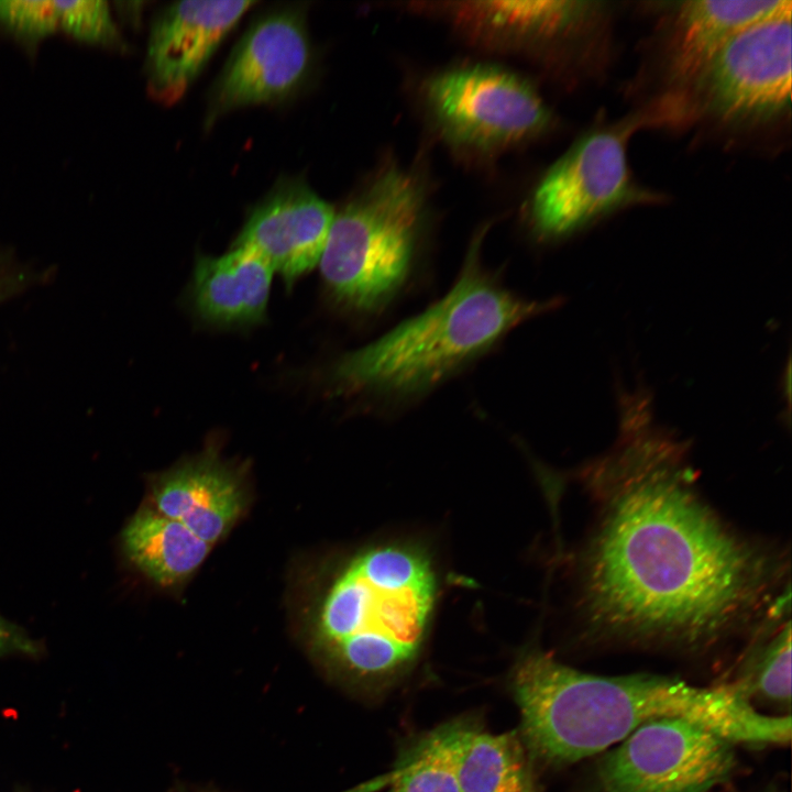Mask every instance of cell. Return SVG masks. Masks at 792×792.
<instances>
[{"label":"cell","mask_w":792,"mask_h":792,"mask_svg":"<svg viewBox=\"0 0 792 792\" xmlns=\"http://www.w3.org/2000/svg\"><path fill=\"white\" fill-rule=\"evenodd\" d=\"M757 708H774L790 715L791 686V625L788 622L777 635L745 661L738 676L730 681Z\"/></svg>","instance_id":"cell-20"},{"label":"cell","mask_w":792,"mask_h":792,"mask_svg":"<svg viewBox=\"0 0 792 792\" xmlns=\"http://www.w3.org/2000/svg\"><path fill=\"white\" fill-rule=\"evenodd\" d=\"M460 792H543L537 767L518 730L491 734L480 728L459 769Z\"/></svg>","instance_id":"cell-19"},{"label":"cell","mask_w":792,"mask_h":792,"mask_svg":"<svg viewBox=\"0 0 792 792\" xmlns=\"http://www.w3.org/2000/svg\"><path fill=\"white\" fill-rule=\"evenodd\" d=\"M473 240L450 290L377 340L337 359L333 393L404 400L424 395L490 351L508 332L562 304L506 288L482 263Z\"/></svg>","instance_id":"cell-3"},{"label":"cell","mask_w":792,"mask_h":792,"mask_svg":"<svg viewBox=\"0 0 792 792\" xmlns=\"http://www.w3.org/2000/svg\"><path fill=\"white\" fill-rule=\"evenodd\" d=\"M636 121L586 133L546 173L530 205L538 238H566L597 219L652 196L639 188L626 155Z\"/></svg>","instance_id":"cell-7"},{"label":"cell","mask_w":792,"mask_h":792,"mask_svg":"<svg viewBox=\"0 0 792 792\" xmlns=\"http://www.w3.org/2000/svg\"><path fill=\"white\" fill-rule=\"evenodd\" d=\"M154 508L213 546L244 510L246 498L238 474L209 451L156 476Z\"/></svg>","instance_id":"cell-13"},{"label":"cell","mask_w":792,"mask_h":792,"mask_svg":"<svg viewBox=\"0 0 792 792\" xmlns=\"http://www.w3.org/2000/svg\"><path fill=\"white\" fill-rule=\"evenodd\" d=\"M735 747L700 724L660 718L604 751L597 777L605 792H711L735 774Z\"/></svg>","instance_id":"cell-6"},{"label":"cell","mask_w":792,"mask_h":792,"mask_svg":"<svg viewBox=\"0 0 792 792\" xmlns=\"http://www.w3.org/2000/svg\"><path fill=\"white\" fill-rule=\"evenodd\" d=\"M40 652L41 647L37 641L32 639L20 626L0 615V658L12 653L36 656Z\"/></svg>","instance_id":"cell-23"},{"label":"cell","mask_w":792,"mask_h":792,"mask_svg":"<svg viewBox=\"0 0 792 792\" xmlns=\"http://www.w3.org/2000/svg\"><path fill=\"white\" fill-rule=\"evenodd\" d=\"M334 216L307 184L288 180L255 207L233 246L257 253L290 288L319 265Z\"/></svg>","instance_id":"cell-12"},{"label":"cell","mask_w":792,"mask_h":792,"mask_svg":"<svg viewBox=\"0 0 792 792\" xmlns=\"http://www.w3.org/2000/svg\"><path fill=\"white\" fill-rule=\"evenodd\" d=\"M122 542L129 560L162 586L188 579L212 548L179 521L147 506L130 519L123 530Z\"/></svg>","instance_id":"cell-17"},{"label":"cell","mask_w":792,"mask_h":792,"mask_svg":"<svg viewBox=\"0 0 792 792\" xmlns=\"http://www.w3.org/2000/svg\"><path fill=\"white\" fill-rule=\"evenodd\" d=\"M58 31L55 1L0 0V34L31 58H35L44 41Z\"/></svg>","instance_id":"cell-22"},{"label":"cell","mask_w":792,"mask_h":792,"mask_svg":"<svg viewBox=\"0 0 792 792\" xmlns=\"http://www.w3.org/2000/svg\"><path fill=\"white\" fill-rule=\"evenodd\" d=\"M311 50L305 18L283 9L256 20L227 62L212 95L213 114L279 101L305 81Z\"/></svg>","instance_id":"cell-10"},{"label":"cell","mask_w":792,"mask_h":792,"mask_svg":"<svg viewBox=\"0 0 792 792\" xmlns=\"http://www.w3.org/2000/svg\"><path fill=\"white\" fill-rule=\"evenodd\" d=\"M519 735L535 766L563 767L601 754L660 718L700 724L735 745L782 746L791 715L766 714L733 683L700 686L649 673L600 675L569 667L538 648L510 672Z\"/></svg>","instance_id":"cell-2"},{"label":"cell","mask_w":792,"mask_h":792,"mask_svg":"<svg viewBox=\"0 0 792 792\" xmlns=\"http://www.w3.org/2000/svg\"><path fill=\"white\" fill-rule=\"evenodd\" d=\"M426 100L444 134L473 147L520 142L547 129L551 119L534 87L494 66L442 72L429 80Z\"/></svg>","instance_id":"cell-8"},{"label":"cell","mask_w":792,"mask_h":792,"mask_svg":"<svg viewBox=\"0 0 792 792\" xmlns=\"http://www.w3.org/2000/svg\"><path fill=\"white\" fill-rule=\"evenodd\" d=\"M274 274L254 251L232 246L221 256L197 257L191 298L197 314L218 326H248L265 318Z\"/></svg>","instance_id":"cell-14"},{"label":"cell","mask_w":792,"mask_h":792,"mask_svg":"<svg viewBox=\"0 0 792 792\" xmlns=\"http://www.w3.org/2000/svg\"><path fill=\"white\" fill-rule=\"evenodd\" d=\"M480 728L475 715H462L414 736L399 749L392 770L370 787L386 792H460V762Z\"/></svg>","instance_id":"cell-16"},{"label":"cell","mask_w":792,"mask_h":792,"mask_svg":"<svg viewBox=\"0 0 792 792\" xmlns=\"http://www.w3.org/2000/svg\"><path fill=\"white\" fill-rule=\"evenodd\" d=\"M422 205L416 178L388 167L334 216L319 266L337 306L371 315L393 300L410 274Z\"/></svg>","instance_id":"cell-5"},{"label":"cell","mask_w":792,"mask_h":792,"mask_svg":"<svg viewBox=\"0 0 792 792\" xmlns=\"http://www.w3.org/2000/svg\"><path fill=\"white\" fill-rule=\"evenodd\" d=\"M692 85L705 108L724 120L780 113L791 96V10L735 35Z\"/></svg>","instance_id":"cell-9"},{"label":"cell","mask_w":792,"mask_h":792,"mask_svg":"<svg viewBox=\"0 0 792 792\" xmlns=\"http://www.w3.org/2000/svg\"><path fill=\"white\" fill-rule=\"evenodd\" d=\"M253 1H182L154 20L147 43L148 90L178 100Z\"/></svg>","instance_id":"cell-11"},{"label":"cell","mask_w":792,"mask_h":792,"mask_svg":"<svg viewBox=\"0 0 792 792\" xmlns=\"http://www.w3.org/2000/svg\"><path fill=\"white\" fill-rule=\"evenodd\" d=\"M438 594L421 548L382 543L337 572L318 603L311 645L326 666L371 694L394 686L416 664Z\"/></svg>","instance_id":"cell-4"},{"label":"cell","mask_w":792,"mask_h":792,"mask_svg":"<svg viewBox=\"0 0 792 792\" xmlns=\"http://www.w3.org/2000/svg\"><path fill=\"white\" fill-rule=\"evenodd\" d=\"M584 1H479L452 9L461 23L487 37L524 42L548 40L573 30L593 12Z\"/></svg>","instance_id":"cell-18"},{"label":"cell","mask_w":792,"mask_h":792,"mask_svg":"<svg viewBox=\"0 0 792 792\" xmlns=\"http://www.w3.org/2000/svg\"><path fill=\"white\" fill-rule=\"evenodd\" d=\"M792 9L791 1H688L675 14L669 47L672 76L693 84L743 30Z\"/></svg>","instance_id":"cell-15"},{"label":"cell","mask_w":792,"mask_h":792,"mask_svg":"<svg viewBox=\"0 0 792 792\" xmlns=\"http://www.w3.org/2000/svg\"><path fill=\"white\" fill-rule=\"evenodd\" d=\"M617 402L618 440L587 470L601 514L582 560L586 616L625 642L713 646L762 607L774 564L695 493L685 442L656 424L649 391Z\"/></svg>","instance_id":"cell-1"},{"label":"cell","mask_w":792,"mask_h":792,"mask_svg":"<svg viewBox=\"0 0 792 792\" xmlns=\"http://www.w3.org/2000/svg\"><path fill=\"white\" fill-rule=\"evenodd\" d=\"M59 31L89 46L122 51L127 44L116 23L112 9L103 0L55 1Z\"/></svg>","instance_id":"cell-21"}]
</instances>
